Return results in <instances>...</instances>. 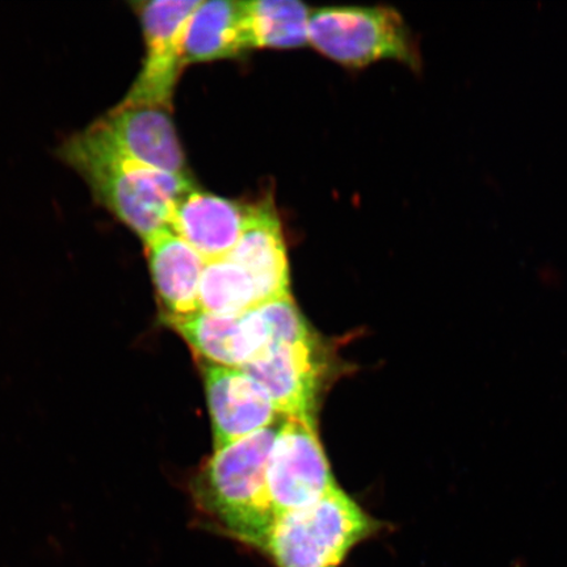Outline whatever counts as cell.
I'll use <instances>...</instances> for the list:
<instances>
[{"mask_svg":"<svg viewBox=\"0 0 567 567\" xmlns=\"http://www.w3.org/2000/svg\"><path fill=\"white\" fill-rule=\"evenodd\" d=\"M252 49H293L309 44L311 11L297 0L245 2Z\"/></svg>","mask_w":567,"mask_h":567,"instance_id":"cell-15","label":"cell"},{"mask_svg":"<svg viewBox=\"0 0 567 567\" xmlns=\"http://www.w3.org/2000/svg\"><path fill=\"white\" fill-rule=\"evenodd\" d=\"M309 44L349 68L394 60L417 70L420 49L401 13L389 7H326L311 11Z\"/></svg>","mask_w":567,"mask_h":567,"instance_id":"cell-4","label":"cell"},{"mask_svg":"<svg viewBox=\"0 0 567 567\" xmlns=\"http://www.w3.org/2000/svg\"><path fill=\"white\" fill-rule=\"evenodd\" d=\"M59 157L87 183L95 200L146 243L172 230L176 204L195 189L176 175L126 158L87 126L59 147Z\"/></svg>","mask_w":567,"mask_h":567,"instance_id":"cell-1","label":"cell"},{"mask_svg":"<svg viewBox=\"0 0 567 567\" xmlns=\"http://www.w3.org/2000/svg\"><path fill=\"white\" fill-rule=\"evenodd\" d=\"M278 429H266L215 451L194 482L198 509L224 535L260 550L276 519L267 487L269 451Z\"/></svg>","mask_w":567,"mask_h":567,"instance_id":"cell-2","label":"cell"},{"mask_svg":"<svg viewBox=\"0 0 567 567\" xmlns=\"http://www.w3.org/2000/svg\"><path fill=\"white\" fill-rule=\"evenodd\" d=\"M172 111L115 105L89 127L126 158L176 175H188Z\"/></svg>","mask_w":567,"mask_h":567,"instance_id":"cell-8","label":"cell"},{"mask_svg":"<svg viewBox=\"0 0 567 567\" xmlns=\"http://www.w3.org/2000/svg\"><path fill=\"white\" fill-rule=\"evenodd\" d=\"M337 486L315 416H286L276 431L267 464L268 495L275 516L313 505Z\"/></svg>","mask_w":567,"mask_h":567,"instance_id":"cell-5","label":"cell"},{"mask_svg":"<svg viewBox=\"0 0 567 567\" xmlns=\"http://www.w3.org/2000/svg\"><path fill=\"white\" fill-rule=\"evenodd\" d=\"M257 288L228 258L208 261L198 287V309L213 316H239L259 305Z\"/></svg>","mask_w":567,"mask_h":567,"instance_id":"cell-16","label":"cell"},{"mask_svg":"<svg viewBox=\"0 0 567 567\" xmlns=\"http://www.w3.org/2000/svg\"><path fill=\"white\" fill-rule=\"evenodd\" d=\"M243 370L266 388L279 414L315 416L329 363L323 347L310 332L268 347Z\"/></svg>","mask_w":567,"mask_h":567,"instance_id":"cell-7","label":"cell"},{"mask_svg":"<svg viewBox=\"0 0 567 567\" xmlns=\"http://www.w3.org/2000/svg\"><path fill=\"white\" fill-rule=\"evenodd\" d=\"M245 2L202 0L184 35V62L205 63L236 59L251 51Z\"/></svg>","mask_w":567,"mask_h":567,"instance_id":"cell-14","label":"cell"},{"mask_svg":"<svg viewBox=\"0 0 567 567\" xmlns=\"http://www.w3.org/2000/svg\"><path fill=\"white\" fill-rule=\"evenodd\" d=\"M384 527L337 486L313 505L276 517L260 551L274 567H342Z\"/></svg>","mask_w":567,"mask_h":567,"instance_id":"cell-3","label":"cell"},{"mask_svg":"<svg viewBox=\"0 0 567 567\" xmlns=\"http://www.w3.org/2000/svg\"><path fill=\"white\" fill-rule=\"evenodd\" d=\"M204 384L215 451L272 427L279 411L266 388L250 373L208 363L204 367Z\"/></svg>","mask_w":567,"mask_h":567,"instance_id":"cell-9","label":"cell"},{"mask_svg":"<svg viewBox=\"0 0 567 567\" xmlns=\"http://www.w3.org/2000/svg\"><path fill=\"white\" fill-rule=\"evenodd\" d=\"M248 209L250 207L195 188L176 204L172 230L207 264L225 259L243 236Z\"/></svg>","mask_w":567,"mask_h":567,"instance_id":"cell-13","label":"cell"},{"mask_svg":"<svg viewBox=\"0 0 567 567\" xmlns=\"http://www.w3.org/2000/svg\"><path fill=\"white\" fill-rule=\"evenodd\" d=\"M177 332L198 358L209 364L245 368L268 349L264 317L257 307L239 316L198 313L165 323Z\"/></svg>","mask_w":567,"mask_h":567,"instance_id":"cell-10","label":"cell"},{"mask_svg":"<svg viewBox=\"0 0 567 567\" xmlns=\"http://www.w3.org/2000/svg\"><path fill=\"white\" fill-rule=\"evenodd\" d=\"M228 259L250 276L260 303L290 295L286 240L271 204L248 209L245 230Z\"/></svg>","mask_w":567,"mask_h":567,"instance_id":"cell-12","label":"cell"},{"mask_svg":"<svg viewBox=\"0 0 567 567\" xmlns=\"http://www.w3.org/2000/svg\"><path fill=\"white\" fill-rule=\"evenodd\" d=\"M144 246L163 323L198 313V287L207 261L173 230Z\"/></svg>","mask_w":567,"mask_h":567,"instance_id":"cell-11","label":"cell"},{"mask_svg":"<svg viewBox=\"0 0 567 567\" xmlns=\"http://www.w3.org/2000/svg\"><path fill=\"white\" fill-rule=\"evenodd\" d=\"M200 2L153 0L133 3L144 34L145 59L120 105L159 106L172 111L176 84L186 68L184 35Z\"/></svg>","mask_w":567,"mask_h":567,"instance_id":"cell-6","label":"cell"}]
</instances>
